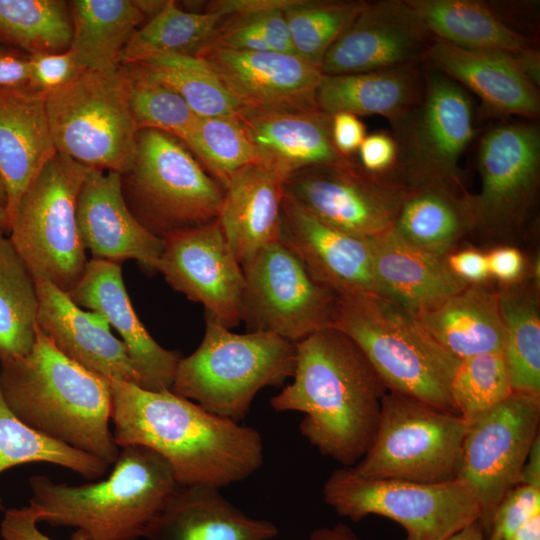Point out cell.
I'll list each match as a JSON object with an SVG mask.
<instances>
[{
	"mask_svg": "<svg viewBox=\"0 0 540 540\" xmlns=\"http://www.w3.org/2000/svg\"><path fill=\"white\" fill-rule=\"evenodd\" d=\"M107 381L117 446L141 445L155 451L170 464L180 487L221 489L262 466L263 439L255 428L210 413L171 390Z\"/></svg>",
	"mask_w": 540,
	"mask_h": 540,
	"instance_id": "6da1fadb",
	"label": "cell"
},
{
	"mask_svg": "<svg viewBox=\"0 0 540 540\" xmlns=\"http://www.w3.org/2000/svg\"><path fill=\"white\" fill-rule=\"evenodd\" d=\"M295 346L292 381L270 405L303 413V437L321 455L352 467L373 442L387 388L358 345L332 326Z\"/></svg>",
	"mask_w": 540,
	"mask_h": 540,
	"instance_id": "7a4b0ae2",
	"label": "cell"
},
{
	"mask_svg": "<svg viewBox=\"0 0 540 540\" xmlns=\"http://www.w3.org/2000/svg\"><path fill=\"white\" fill-rule=\"evenodd\" d=\"M0 388L29 427L109 465L116 461L108 381L63 355L38 327L27 355L0 361Z\"/></svg>",
	"mask_w": 540,
	"mask_h": 540,
	"instance_id": "3957f363",
	"label": "cell"
},
{
	"mask_svg": "<svg viewBox=\"0 0 540 540\" xmlns=\"http://www.w3.org/2000/svg\"><path fill=\"white\" fill-rule=\"evenodd\" d=\"M113 465L105 480L83 485L32 476L30 506L39 513V522L75 527L92 540L145 538L180 488L173 469L141 445L122 447Z\"/></svg>",
	"mask_w": 540,
	"mask_h": 540,
	"instance_id": "277c9868",
	"label": "cell"
},
{
	"mask_svg": "<svg viewBox=\"0 0 540 540\" xmlns=\"http://www.w3.org/2000/svg\"><path fill=\"white\" fill-rule=\"evenodd\" d=\"M330 326L358 345L388 391L458 414L451 385L461 360L415 314L377 293L346 294L337 296Z\"/></svg>",
	"mask_w": 540,
	"mask_h": 540,
	"instance_id": "5b68a950",
	"label": "cell"
},
{
	"mask_svg": "<svg viewBox=\"0 0 540 540\" xmlns=\"http://www.w3.org/2000/svg\"><path fill=\"white\" fill-rule=\"evenodd\" d=\"M295 343L264 332L234 333L206 316L199 347L179 360L171 391L236 422L256 394L292 378Z\"/></svg>",
	"mask_w": 540,
	"mask_h": 540,
	"instance_id": "8992f818",
	"label": "cell"
},
{
	"mask_svg": "<svg viewBox=\"0 0 540 540\" xmlns=\"http://www.w3.org/2000/svg\"><path fill=\"white\" fill-rule=\"evenodd\" d=\"M46 110L57 153L91 169L128 173L138 129L125 66L79 71L46 94Z\"/></svg>",
	"mask_w": 540,
	"mask_h": 540,
	"instance_id": "52a82bcc",
	"label": "cell"
},
{
	"mask_svg": "<svg viewBox=\"0 0 540 540\" xmlns=\"http://www.w3.org/2000/svg\"><path fill=\"white\" fill-rule=\"evenodd\" d=\"M88 168L56 153L21 196L9 239L34 280L69 292L88 263L77 225V201Z\"/></svg>",
	"mask_w": 540,
	"mask_h": 540,
	"instance_id": "ba28073f",
	"label": "cell"
},
{
	"mask_svg": "<svg viewBox=\"0 0 540 540\" xmlns=\"http://www.w3.org/2000/svg\"><path fill=\"white\" fill-rule=\"evenodd\" d=\"M122 190L132 214L160 238L216 220L224 197L183 142L153 129L138 132Z\"/></svg>",
	"mask_w": 540,
	"mask_h": 540,
	"instance_id": "9c48e42d",
	"label": "cell"
},
{
	"mask_svg": "<svg viewBox=\"0 0 540 540\" xmlns=\"http://www.w3.org/2000/svg\"><path fill=\"white\" fill-rule=\"evenodd\" d=\"M323 497L352 521L380 515L397 522L404 540H445L481 516L472 487L459 478L442 483L377 479L342 467L325 481Z\"/></svg>",
	"mask_w": 540,
	"mask_h": 540,
	"instance_id": "30bf717a",
	"label": "cell"
},
{
	"mask_svg": "<svg viewBox=\"0 0 540 540\" xmlns=\"http://www.w3.org/2000/svg\"><path fill=\"white\" fill-rule=\"evenodd\" d=\"M465 432L460 415L387 390L373 442L352 467L368 478L452 481L459 476Z\"/></svg>",
	"mask_w": 540,
	"mask_h": 540,
	"instance_id": "8fae6325",
	"label": "cell"
},
{
	"mask_svg": "<svg viewBox=\"0 0 540 540\" xmlns=\"http://www.w3.org/2000/svg\"><path fill=\"white\" fill-rule=\"evenodd\" d=\"M424 68L420 102L391 126L398 154L388 175L408 189L443 185L465 192L459 162L475 134L473 102L458 83Z\"/></svg>",
	"mask_w": 540,
	"mask_h": 540,
	"instance_id": "7c38bea8",
	"label": "cell"
},
{
	"mask_svg": "<svg viewBox=\"0 0 540 540\" xmlns=\"http://www.w3.org/2000/svg\"><path fill=\"white\" fill-rule=\"evenodd\" d=\"M478 170L480 191L466 194L472 233L487 241L511 242L527 224L538 196V125L514 122L489 130L479 144Z\"/></svg>",
	"mask_w": 540,
	"mask_h": 540,
	"instance_id": "4fadbf2b",
	"label": "cell"
},
{
	"mask_svg": "<svg viewBox=\"0 0 540 540\" xmlns=\"http://www.w3.org/2000/svg\"><path fill=\"white\" fill-rule=\"evenodd\" d=\"M245 278L242 322L250 332L296 343L331 325L337 296L316 281L280 241L241 264Z\"/></svg>",
	"mask_w": 540,
	"mask_h": 540,
	"instance_id": "5bb4252c",
	"label": "cell"
},
{
	"mask_svg": "<svg viewBox=\"0 0 540 540\" xmlns=\"http://www.w3.org/2000/svg\"><path fill=\"white\" fill-rule=\"evenodd\" d=\"M466 421L459 479L473 489L489 532L494 512L521 474L539 435L540 396L512 392Z\"/></svg>",
	"mask_w": 540,
	"mask_h": 540,
	"instance_id": "9a60e30c",
	"label": "cell"
},
{
	"mask_svg": "<svg viewBox=\"0 0 540 540\" xmlns=\"http://www.w3.org/2000/svg\"><path fill=\"white\" fill-rule=\"evenodd\" d=\"M409 190L388 174L368 173L354 159L309 167L284 182V195L306 211L366 239L392 228Z\"/></svg>",
	"mask_w": 540,
	"mask_h": 540,
	"instance_id": "2e32d148",
	"label": "cell"
},
{
	"mask_svg": "<svg viewBox=\"0 0 540 540\" xmlns=\"http://www.w3.org/2000/svg\"><path fill=\"white\" fill-rule=\"evenodd\" d=\"M157 267L172 289L203 305L207 317L232 329L242 322L245 278L218 220L164 237Z\"/></svg>",
	"mask_w": 540,
	"mask_h": 540,
	"instance_id": "e0dca14e",
	"label": "cell"
},
{
	"mask_svg": "<svg viewBox=\"0 0 540 540\" xmlns=\"http://www.w3.org/2000/svg\"><path fill=\"white\" fill-rule=\"evenodd\" d=\"M434 36L406 0L367 2L325 53L323 75L421 64Z\"/></svg>",
	"mask_w": 540,
	"mask_h": 540,
	"instance_id": "ac0fdd59",
	"label": "cell"
},
{
	"mask_svg": "<svg viewBox=\"0 0 540 540\" xmlns=\"http://www.w3.org/2000/svg\"><path fill=\"white\" fill-rule=\"evenodd\" d=\"M202 58L240 107H316L318 65L293 52L203 49Z\"/></svg>",
	"mask_w": 540,
	"mask_h": 540,
	"instance_id": "d6986e66",
	"label": "cell"
},
{
	"mask_svg": "<svg viewBox=\"0 0 540 540\" xmlns=\"http://www.w3.org/2000/svg\"><path fill=\"white\" fill-rule=\"evenodd\" d=\"M77 225L81 242L93 255L120 263L135 260L157 272L163 240L145 228L129 209L122 190V175L90 169L79 192Z\"/></svg>",
	"mask_w": 540,
	"mask_h": 540,
	"instance_id": "ffe728a7",
	"label": "cell"
},
{
	"mask_svg": "<svg viewBox=\"0 0 540 540\" xmlns=\"http://www.w3.org/2000/svg\"><path fill=\"white\" fill-rule=\"evenodd\" d=\"M66 293L77 306L102 315L116 329L138 374L140 387L171 390L181 358L159 345L139 320L124 285L120 263L88 261L82 278Z\"/></svg>",
	"mask_w": 540,
	"mask_h": 540,
	"instance_id": "44dd1931",
	"label": "cell"
},
{
	"mask_svg": "<svg viewBox=\"0 0 540 540\" xmlns=\"http://www.w3.org/2000/svg\"><path fill=\"white\" fill-rule=\"evenodd\" d=\"M280 242L336 296L377 293L369 239L322 222L285 195Z\"/></svg>",
	"mask_w": 540,
	"mask_h": 540,
	"instance_id": "7402d4cb",
	"label": "cell"
},
{
	"mask_svg": "<svg viewBox=\"0 0 540 540\" xmlns=\"http://www.w3.org/2000/svg\"><path fill=\"white\" fill-rule=\"evenodd\" d=\"M518 55L461 48L434 37L423 64L473 92L486 117L517 115L536 120L539 89L522 70Z\"/></svg>",
	"mask_w": 540,
	"mask_h": 540,
	"instance_id": "603a6c76",
	"label": "cell"
},
{
	"mask_svg": "<svg viewBox=\"0 0 540 540\" xmlns=\"http://www.w3.org/2000/svg\"><path fill=\"white\" fill-rule=\"evenodd\" d=\"M237 118L254 147L257 163L284 182L303 169L353 159L336 150L331 136L332 115L317 106L240 107Z\"/></svg>",
	"mask_w": 540,
	"mask_h": 540,
	"instance_id": "cb8c5ba5",
	"label": "cell"
},
{
	"mask_svg": "<svg viewBox=\"0 0 540 540\" xmlns=\"http://www.w3.org/2000/svg\"><path fill=\"white\" fill-rule=\"evenodd\" d=\"M37 327L67 358L106 379L136 384L140 380L122 341L106 319L77 306L68 294L44 280H35Z\"/></svg>",
	"mask_w": 540,
	"mask_h": 540,
	"instance_id": "d4e9b609",
	"label": "cell"
},
{
	"mask_svg": "<svg viewBox=\"0 0 540 540\" xmlns=\"http://www.w3.org/2000/svg\"><path fill=\"white\" fill-rule=\"evenodd\" d=\"M56 153L46 94L28 85L0 87V177L7 194L8 224L23 193Z\"/></svg>",
	"mask_w": 540,
	"mask_h": 540,
	"instance_id": "484cf974",
	"label": "cell"
},
{
	"mask_svg": "<svg viewBox=\"0 0 540 540\" xmlns=\"http://www.w3.org/2000/svg\"><path fill=\"white\" fill-rule=\"evenodd\" d=\"M369 241L377 294L413 314L469 285L451 270L447 256L418 248L391 229Z\"/></svg>",
	"mask_w": 540,
	"mask_h": 540,
	"instance_id": "4316f807",
	"label": "cell"
},
{
	"mask_svg": "<svg viewBox=\"0 0 540 540\" xmlns=\"http://www.w3.org/2000/svg\"><path fill=\"white\" fill-rule=\"evenodd\" d=\"M278 534L269 520L253 518L228 501L220 489L180 487L151 525L147 540H270Z\"/></svg>",
	"mask_w": 540,
	"mask_h": 540,
	"instance_id": "83f0119b",
	"label": "cell"
},
{
	"mask_svg": "<svg viewBox=\"0 0 540 540\" xmlns=\"http://www.w3.org/2000/svg\"><path fill=\"white\" fill-rule=\"evenodd\" d=\"M284 180L253 163L224 188L217 220L240 264L280 241Z\"/></svg>",
	"mask_w": 540,
	"mask_h": 540,
	"instance_id": "f1b7e54d",
	"label": "cell"
},
{
	"mask_svg": "<svg viewBox=\"0 0 540 540\" xmlns=\"http://www.w3.org/2000/svg\"><path fill=\"white\" fill-rule=\"evenodd\" d=\"M425 86L421 64L353 74L323 75L315 101L323 112L379 115L393 126L420 102Z\"/></svg>",
	"mask_w": 540,
	"mask_h": 540,
	"instance_id": "f546056e",
	"label": "cell"
},
{
	"mask_svg": "<svg viewBox=\"0 0 540 540\" xmlns=\"http://www.w3.org/2000/svg\"><path fill=\"white\" fill-rule=\"evenodd\" d=\"M415 316L435 341L460 360L503 350L498 290L486 282L469 284Z\"/></svg>",
	"mask_w": 540,
	"mask_h": 540,
	"instance_id": "4dcf8cb0",
	"label": "cell"
},
{
	"mask_svg": "<svg viewBox=\"0 0 540 540\" xmlns=\"http://www.w3.org/2000/svg\"><path fill=\"white\" fill-rule=\"evenodd\" d=\"M428 31L455 46L518 55L534 42L476 0H406Z\"/></svg>",
	"mask_w": 540,
	"mask_h": 540,
	"instance_id": "1f68e13d",
	"label": "cell"
},
{
	"mask_svg": "<svg viewBox=\"0 0 540 540\" xmlns=\"http://www.w3.org/2000/svg\"><path fill=\"white\" fill-rule=\"evenodd\" d=\"M466 194L443 185L410 189L391 230L418 248L447 256L472 233Z\"/></svg>",
	"mask_w": 540,
	"mask_h": 540,
	"instance_id": "d6a6232c",
	"label": "cell"
},
{
	"mask_svg": "<svg viewBox=\"0 0 540 540\" xmlns=\"http://www.w3.org/2000/svg\"><path fill=\"white\" fill-rule=\"evenodd\" d=\"M69 5V50L78 69L102 71L119 66V56L144 14L130 0H74Z\"/></svg>",
	"mask_w": 540,
	"mask_h": 540,
	"instance_id": "836d02e7",
	"label": "cell"
},
{
	"mask_svg": "<svg viewBox=\"0 0 540 540\" xmlns=\"http://www.w3.org/2000/svg\"><path fill=\"white\" fill-rule=\"evenodd\" d=\"M519 280L498 289L504 325L503 356L513 392L540 396V307L538 286Z\"/></svg>",
	"mask_w": 540,
	"mask_h": 540,
	"instance_id": "e575fe53",
	"label": "cell"
},
{
	"mask_svg": "<svg viewBox=\"0 0 540 540\" xmlns=\"http://www.w3.org/2000/svg\"><path fill=\"white\" fill-rule=\"evenodd\" d=\"M224 18L215 10L188 12L174 1H167L161 11L133 33L120 53L119 65L162 55L196 56Z\"/></svg>",
	"mask_w": 540,
	"mask_h": 540,
	"instance_id": "d590c367",
	"label": "cell"
},
{
	"mask_svg": "<svg viewBox=\"0 0 540 540\" xmlns=\"http://www.w3.org/2000/svg\"><path fill=\"white\" fill-rule=\"evenodd\" d=\"M38 296L30 271L10 239L0 236V361L27 355L37 328Z\"/></svg>",
	"mask_w": 540,
	"mask_h": 540,
	"instance_id": "8d00e7d4",
	"label": "cell"
},
{
	"mask_svg": "<svg viewBox=\"0 0 540 540\" xmlns=\"http://www.w3.org/2000/svg\"><path fill=\"white\" fill-rule=\"evenodd\" d=\"M72 39L69 5L59 0H0V42L28 55L67 51Z\"/></svg>",
	"mask_w": 540,
	"mask_h": 540,
	"instance_id": "74e56055",
	"label": "cell"
},
{
	"mask_svg": "<svg viewBox=\"0 0 540 540\" xmlns=\"http://www.w3.org/2000/svg\"><path fill=\"white\" fill-rule=\"evenodd\" d=\"M36 462L62 466L87 479L101 477L110 466L23 423L6 404L0 388V473L16 465Z\"/></svg>",
	"mask_w": 540,
	"mask_h": 540,
	"instance_id": "f35d334b",
	"label": "cell"
},
{
	"mask_svg": "<svg viewBox=\"0 0 540 540\" xmlns=\"http://www.w3.org/2000/svg\"><path fill=\"white\" fill-rule=\"evenodd\" d=\"M136 65L180 95L199 117L237 116L240 106L202 58L162 55Z\"/></svg>",
	"mask_w": 540,
	"mask_h": 540,
	"instance_id": "ab89813d",
	"label": "cell"
},
{
	"mask_svg": "<svg viewBox=\"0 0 540 540\" xmlns=\"http://www.w3.org/2000/svg\"><path fill=\"white\" fill-rule=\"evenodd\" d=\"M366 3L362 0H294L284 10L294 53L320 67L327 50Z\"/></svg>",
	"mask_w": 540,
	"mask_h": 540,
	"instance_id": "60d3db41",
	"label": "cell"
},
{
	"mask_svg": "<svg viewBox=\"0 0 540 540\" xmlns=\"http://www.w3.org/2000/svg\"><path fill=\"white\" fill-rule=\"evenodd\" d=\"M223 188L245 167L257 163L254 147L236 117H199L183 142Z\"/></svg>",
	"mask_w": 540,
	"mask_h": 540,
	"instance_id": "b9f144b4",
	"label": "cell"
},
{
	"mask_svg": "<svg viewBox=\"0 0 540 540\" xmlns=\"http://www.w3.org/2000/svg\"><path fill=\"white\" fill-rule=\"evenodd\" d=\"M129 81V103L138 132L153 129L184 142L199 116L184 99L140 66H125Z\"/></svg>",
	"mask_w": 540,
	"mask_h": 540,
	"instance_id": "7bdbcfd3",
	"label": "cell"
},
{
	"mask_svg": "<svg viewBox=\"0 0 540 540\" xmlns=\"http://www.w3.org/2000/svg\"><path fill=\"white\" fill-rule=\"evenodd\" d=\"M512 392L502 352H486L462 359L451 385L454 406L464 419L495 406Z\"/></svg>",
	"mask_w": 540,
	"mask_h": 540,
	"instance_id": "ee69618b",
	"label": "cell"
},
{
	"mask_svg": "<svg viewBox=\"0 0 540 540\" xmlns=\"http://www.w3.org/2000/svg\"><path fill=\"white\" fill-rule=\"evenodd\" d=\"M284 10L273 8L230 15L216 27L203 49L294 53Z\"/></svg>",
	"mask_w": 540,
	"mask_h": 540,
	"instance_id": "f6af8a7d",
	"label": "cell"
},
{
	"mask_svg": "<svg viewBox=\"0 0 540 540\" xmlns=\"http://www.w3.org/2000/svg\"><path fill=\"white\" fill-rule=\"evenodd\" d=\"M540 513V488L518 484L497 506L488 540H510L532 517Z\"/></svg>",
	"mask_w": 540,
	"mask_h": 540,
	"instance_id": "bcb514c9",
	"label": "cell"
},
{
	"mask_svg": "<svg viewBox=\"0 0 540 540\" xmlns=\"http://www.w3.org/2000/svg\"><path fill=\"white\" fill-rule=\"evenodd\" d=\"M28 56L30 64L28 86L45 94L62 87L80 71L69 49L64 52Z\"/></svg>",
	"mask_w": 540,
	"mask_h": 540,
	"instance_id": "7dc6e473",
	"label": "cell"
},
{
	"mask_svg": "<svg viewBox=\"0 0 540 540\" xmlns=\"http://www.w3.org/2000/svg\"><path fill=\"white\" fill-rule=\"evenodd\" d=\"M359 165L368 173H390L397 161V144L391 133L380 131L366 135L359 149Z\"/></svg>",
	"mask_w": 540,
	"mask_h": 540,
	"instance_id": "c3c4849f",
	"label": "cell"
},
{
	"mask_svg": "<svg viewBox=\"0 0 540 540\" xmlns=\"http://www.w3.org/2000/svg\"><path fill=\"white\" fill-rule=\"evenodd\" d=\"M39 513L30 505L12 508L5 512L0 524L3 540H53L43 534L37 524ZM70 540H92L81 530H76Z\"/></svg>",
	"mask_w": 540,
	"mask_h": 540,
	"instance_id": "681fc988",
	"label": "cell"
},
{
	"mask_svg": "<svg viewBox=\"0 0 540 540\" xmlns=\"http://www.w3.org/2000/svg\"><path fill=\"white\" fill-rule=\"evenodd\" d=\"M331 136L336 150L346 158H353L366 137L360 118L352 113L337 112L332 115Z\"/></svg>",
	"mask_w": 540,
	"mask_h": 540,
	"instance_id": "f907efd6",
	"label": "cell"
},
{
	"mask_svg": "<svg viewBox=\"0 0 540 540\" xmlns=\"http://www.w3.org/2000/svg\"><path fill=\"white\" fill-rule=\"evenodd\" d=\"M490 276L504 284H511L522 279L525 260L522 253L511 246H501L486 253Z\"/></svg>",
	"mask_w": 540,
	"mask_h": 540,
	"instance_id": "816d5d0a",
	"label": "cell"
},
{
	"mask_svg": "<svg viewBox=\"0 0 540 540\" xmlns=\"http://www.w3.org/2000/svg\"><path fill=\"white\" fill-rule=\"evenodd\" d=\"M451 270L468 284L482 283L490 277L486 253L475 249L453 251L447 255Z\"/></svg>",
	"mask_w": 540,
	"mask_h": 540,
	"instance_id": "f5cc1de1",
	"label": "cell"
},
{
	"mask_svg": "<svg viewBox=\"0 0 540 540\" xmlns=\"http://www.w3.org/2000/svg\"><path fill=\"white\" fill-rule=\"evenodd\" d=\"M30 79L29 56L6 49L0 51V87L28 85Z\"/></svg>",
	"mask_w": 540,
	"mask_h": 540,
	"instance_id": "db71d44e",
	"label": "cell"
},
{
	"mask_svg": "<svg viewBox=\"0 0 540 540\" xmlns=\"http://www.w3.org/2000/svg\"><path fill=\"white\" fill-rule=\"evenodd\" d=\"M520 484L540 488V437L534 440L522 470Z\"/></svg>",
	"mask_w": 540,
	"mask_h": 540,
	"instance_id": "11a10c76",
	"label": "cell"
},
{
	"mask_svg": "<svg viewBox=\"0 0 540 540\" xmlns=\"http://www.w3.org/2000/svg\"><path fill=\"white\" fill-rule=\"evenodd\" d=\"M307 540H359L354 531L344 523L314 530Z\"/></svg>",
	"mask_w": 540,
	"mask_h": 540,
	"instance_id": "9f6ffc18",
	"label": "cell"
},
{
	"mask_svg": "<svg viewBox=\"0 0 540 540\" xmlns=\"http://www.w3.org/2000/svg\"><path fill=\"white\" fill-rule=\"evenodd\" d=\"M485 530L480 520H475L445 540H485Z\"/></svg>",
	"mask_w": 540,
	"mask_h": 540,
	"instance_id": "6f0895ef",
	"label": "cell"
},
{
	"mask_svg": "<svg viewBox=\"0 0 540 540\" xmlns=\"http://www.w3.org/2000/svg\"><path fill=\"white\" fill-rule=\"evenodd\" d=\"M510 540H540V513L532 517Z\"/></svg>",
	"mask_w": 540,
	"mask_h": 540,
	"instance_id": "680465c9",
	"label": "cell"
},
{
	"mask_svg": "<svg viewBox=\"0 0 540 540\" xmlns=\"http://www.w3.org/2000/svg\"><path fill=\"white\" fill-rule=\"evenodd\" d=\"M8 232V202L6 189L0 177V236Z\"/></svg>",
	"mask_w": 540,
	"mask_h": 540,
	"instance_id": "91938a15",
	"label": "cell"
},
{
	"mask_svg": "<svg viewBox=\"0 0 540 540\" xmlns=\"http://www.w3.org/2000/svg\"><path fill=\"white\" fill-rule=\"evenodd\" d=\"M6 49H9V48L0 42V51L6 50Z\"/></svg>",
	"mask_w": 540,
	"mask_h": 540,
	"instance_id": "94428289",
	"label": "cell"
},
{
	"mask_svg": "<svg viewBox=\"0 0 540 540\" xmlns=\"http://www.w3.org/2000/svg\"><path fill=\"white\" fill-rule=\"evenodd\" d=\"M0 509H2V500L0 498Z\"/></svg>",
	"mask_w": 540,
	"mask_h": 540,
	"instance_id": "6125c7cd",
	"label": "cell"
}]
</instances>
